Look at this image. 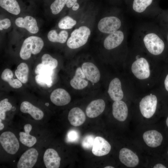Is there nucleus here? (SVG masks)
Wrapping results in <instances>:
<instances>
[{"label":"nucleus","mask_w":168,"mask_h":168,"mask_svg":"<svg viewBox=\"0 0 168 168\" xmlns=\"http://www.w3.org/2000/svg\"><path fill=\"white\" fill-rule=\"evenodd\" d=\"M133 39L143 44L149 53L154 56L162 54L167 44L160 27L153 23L139 25L135 29Z\"/></svg>","instance_id":"1"},{"label":"nucleus","mask_w":168,"mask_h":168,"mask_svg":"<svg viewBox=\"0 0 168 168\" xmlns=\"http://www.w3.org/2000/svg\"><path fill=\"white\" fill-rule=\"evenodd\" d=\"M42 39L36 36H31L26 39L21 47L20 56L23 60H27L31 57V54L39 53L44 46Z\"/></svg>","instance_id":"2"},{"label":"nucleus","mask_w":168,"mask_h":168,"mask_svg":"<svg viewBox=\"0 0 168 168\" xmlns=\"http://www.w3.org/2000/svg\"><path fill=\"white\" fill-rule=\"evenodd\" d=\"M90 34V29L86 26H81L74 30L67 41L68 46L76 49L82 46L87 42Z\"/></svg>","instance_id":"3"},{"label":"nucleus","mask_w":168,"mask_h":168,"mask_svg":"<svg viewBox=\"0 0 168 168\" xmlns=\"http://www.w3.org/2000/svg\"><path fill=\"white\" fill-rule=\"evenodd\" d=\"M154 0H133L131 12L134 15L139 16L156 17L158 15L150 7Z\"/></svg>","instance_id":"4"},{"label":"nucleus","mask_w":168,"mask_h":168,"mask_svg":"<svg viewBox=\"0 0 168 168\" xmlns=\"http://www.w3.org/2000/svg\"><path fill=\"white\" fill-rule=\"evenodd\" d=\"M136 60L133 63L131 70L134 76L140 79L148 78L150 76V70L148 62L146 58L140 55L135 57Z\"/></svg>","instance_id":"5"},{"label":"nucleus","mask_w":168,"mask_h":168,"mask_svg":"<svg viewBox=\"0 0 168 168\" xmlns=\"http://www.w3.org/2000/svg\"><path fill=\"white\" fill-rule=\"evenodd\" d=\"M122 25V21L119 18L110 16L101 19L98 22V27L101 32L110 34L119 30Z\"/></svg>","instance_id":"6"},{"label":"nucleus","mask_w":168,"mask_h":168,"mask_svg":"<svg viewBox=\"0 0 168 168\" xmlns=\"http://www.w3.org/2000/svg\"><path fill=\"white\" fill-rule=\"evenodd\" d=\"M0 142L4 149L11 154H14L18 151L19 147L18 141L12 132H5L0 136Z\"/></svg>","instance_id":"7"},{"label":"nucleus","mask_w":168,"mask_h":168,"mask_svg":"<svg viewBox=\"0 0 168 168\" xmlns=\"http://www.w3.org/2000/svg\"><path fill=\"white\" fill-rule=\"evenodd\" d=\"M156 96L151 94L144 97L139 103V109L142 115L149 119L155 114L157 105Z\"/></svg>","instance_id":"8"},{"label":"nucleus","mask_w":168,"mask_h":168,"mask_svg":"<svg viewBox=\"0 0 168 168\" xmlns=\"http://www.w3.org/2000/svg\"><path fill=\"white\" fill-rule=\"evenodd\" d=\"M126 36L124 31L119 30L109 34L104 40V46L108 50L114 49L124 42Z\"/></svg>","instance_id":"9"},{"label":"nucleus","mask_w":168,"mask_h":168,"mask_svg":"<svg viewBox=\"0 0 168 168\" xmlns=\"http://www.w3.org/2000/svg\"><path fill=\"white\" fill-rule=\"evenodd\" d=\"M38 153L35 148L30 149L21 155L17 165L18 168H32L36 163Z\"/></svg>","instance_id":"10"},{"label":"nucleus","mask_w":168,"mask_h":168,"mask_svg":"<svg viewBox=\"0 0 168 168\" xmlns=\"http://www.w3.org/2000/svg\"><path fill=\"white\" fill-rule=\"evenodd\" d=\"M143 138L145 142L148 146L155 148L161 145L164 137L160 132L155 130L147 131L143 134Z\"/></svg>","instance_id":"11"},{"label":"nucleus","mask_w":168,"mask_h":168,"mask_svg":"<svg viewBox=\"0 0 168 168\" xmlns=\"http://www.w3.org/2000/svg\"><path fill=\"white\" fill-rule=\"evenodd\" d=\"M119 158L121 162L129 167H134L139 164L138 156L133 151L126 148H122L120 151Z\"/></svg>","instance_id":"12"},{"label":"nucleus","mask_w":168,"mask_h":168,"mask_svg":"<svg viewBox=\"0 0 168 168\" xmlns=\"http://www.w3.org/2000/svg\"><path fill=\"white\" fill-rule=\"evenodd\" d=\"M81 68L88 81L93 83L99 82L100 78V73L98 68L91 62H84Z\"/></svg>","instance_id":"13"},{"label":"nucleus","mask_w":168,"mask_h":168,"mask_svg":"<svg viewBox=\"0 0 168 168\" xmlns=\"http://www.w3.org/2000/svg\"><path fill=\"white\" fill-rule=\"evenodd\" d=\"M111 149L110 145L104 138L100 136L95 138L92 149L94 155L98 156L105 155L109 153Z\"/></svg>","instance_id":"14"},{"label":"nucleus","mask_w":168,"mask_h":168,"mask_svg":"<svg viewBox=\"0 0 168 168\" xmlns=\"http://www.w3.org/2000/svg\"><path fill=\"white\" fill-rule=\"evenodd\" d=\"M51 101L57 106H63L68 104L71 101L69 93L65 89L58 88L54 90L50 95Z\"/></svg>","instance_id":"15"},{"label":"nucleus","mask_w":168,"mask_h":168,"mask_svg":"<svg viewBox=\"0 0 168 168\" xmlns=\"http://www.w3.org/2000/svg\"><path fill=\"white\" fill-rule=\"evenodd\" d=\"M15 23L17 26L26 29L30 33L35 34L39 31L36 20L31 16L19 17L16 19Z\"/></svg>","instance_id":"16"},{"label":"nucleus","mask_w":168,"mask_h":168,"mask_svg":"<svg viewBox=\"0 0 168 168\" xmlns=\"http://www.w3.org/2000/svg\"><path fill=\"white\" fill-rule=\"evenodd\" d=\"M43 161L47 168H58L59 167L61 158L54 149L49 148L45 151Z\"/></svg>","instance_id":"17"},{"label":"nucleus","mask_w":168,"mask_h":168,"mask_svg":"<svg viewBox=\"0 0 168 168\" xmlns=\"http://www.w3.org/2000/svg\"><path fill=\"white\" fill-rule=\"evenodd\" d=\"M105 106V102L102 99L93 100L86 107V115L90 118L96 117L104 111Z\"/></svg>","instance_id":"18"},{"label":"nucleus","mask_w":168,"mask_h":168,"mask_svg":"<svg viewBox=\"0 0 168 168\" xmlns=\"http://www.w3.org/2000/svg\"><path fill=\"white\" fill-rule=\"evenodd\" d=\"M128 113L126 104L123 101H114L112 105V114L114 117L119 121H124L127 119Z\"/></svg>","instance_id":"19"},{"label":"nucleus","mask_w":168,"mask_h":168,"mask_svg":"<svg viewBox=\"0 0 168 168\" xmlns=\"http://www.w3.org/2000/svg\"><path fill=\"white\" fill-rule=\"evenodd\" d=\"M110 98L114 101L121 100L124 96L121 82L117 78L113 79L110 82L108 91Z\"/></svg>","instance_id":"20"},{"label":"nucleus","mask_w":168,"mask_h":168,"mask_svg":"<svg viewBox=\"0 0 168 168\" xmlns=\"http://www.w3.org/2000/svg\"><path fill=\"white\" fill-rule=\"evenodd\" d=\"M86 78L81 67L76 69L75 75L70 80V83L71 86L76 90H82L88 85V82Z\"/></svg>","instance_id":"21"},{"label":"nucleus","mask_w":168,"mask_h":168,"mask_svg":"<svg viewBox=\"0 0 168 168\" xmlns=\"http://www.w3.org/2000/svg\"><path fill=\"white\" fill-rule=\"evenodd\" d=\"M68 119L70 124L74 126H79L85 122L86 117L83 111L80 108L75 107L69 111Z\"/></svg>","instance_id":"22"},{"label":"nucleus","mask_w":168,"mask_h":168,"mask_svg":"<svg viewBox=\"0 0 168 168\" xmlns=\"http://www.w3.org/2000/svg\"><path fill=\"white\" fill-rule=\"evenodd\" d=\"M20 109L21 112L29 114L36 120H40L44 116V113L40 109L27 101L21 103Z\"/></svg>","instance_id":"23"},{"label":"nucleus","mask_w":168,"mask_h":168,"mask_svg":"<svg viewBox=\"0 0 168 168\" xmlns=\"http://www.w3.org/2000/svg\"><path fill=\"white\" fill-rule=\"evenodd\" d=\"M24 128L25 132L19 133L20 141L24 145L29 147H31L37 142L36 138L30 134L32 129V126L30 124H26L24 125Z\"/></svg>","instance_id":"24"},{"label":"nucleus","mask_w":168,"mask_h":168,"mask_svg":"<svg viewBox=\"0 0 168 168\" xmlns=\"http://www.w3.org/2000/svg\"><path fill=\"white\" fill-rule=\"evenodd\" d=\"M13 74L9 69L6 68L2 72L1 77L4 81L8 82L9 85L14 88H19L22 86V82L18 79L13 78Z\"/></svg>","instance_id":"25"},{"label":"nucleus","mask_w":168,"mask_h":168,"mask_svg":"<svg viewBox=\"0 0 168 168\" xmlns=\"http://www.w3.org/2000/svg\"><path fill=\"white\" fill-rule=\"evenodd\" d=\"M0 5L11 14L17 15L20 12V8L16 0H0Z\"/></svg>","instance_id":"26"},{"label":"nucleus","mask_w":168,"mask_h":168,"mask_svg":"<svg viewBox=\"0 0 168 168\" xmlns=\"http://www.w3.org/2000/svg\"><path fill=\"white\" fill-rule=\"evenodd\" d=\"M29 69L27 65L25 63H22L17 67L15 72V74L22 83H26L28 79Z\"/></svg>","instance_id":"27"},{"label":"nucleus","mask_w":168,"mask_h":168,"mask_svg":"<svg viewBox=\"0 0 168 168\" xmlns=\"http://www.w3.org/2000/svg\"><path fill=\"white\" fill-rule=\"evenodd\" d=\"M68 34L65 30L61 31L58 34L55 30H52L48 33L47 37L48 40L53 42L64 43L68 37Z\"/></svg>","instance_id":"28"},{"label":"nucleus","mask_w":168,"mask_h":168,"mask_svg":"<svg viewBox=\"0 0 168 168\" xmlns=\"http://www.w3.org/2000/svg\"><path fill=\"white\" fill-rule=\"evenodd\" d=\"M51 76L42 74L37 75L35 77V80L36 83L41 86L50 87L52 83Z\"/></svg>","instance_id":"29"},{"label":"nucleus","mask_w":168,"mask_h":168,"mask_svg":"<svg viewBox=\"0 0 168 168\" xmlns=\"http://www.w3.org/2000/svg\"><path fill=\"white\" fill-rule=\"evenodd\" d=\"M76 21L71 17L67 16L62 19L58 23L59 28L62 29H68L72 28L76 24Z\"/></svg>","instance_id":"30"},{"label":"nucleus","mask_w":168,"mask_h":168,"mask_svg":"<svg viewBox=\"0 0 168 168\" xmlns=\"http://www.w3.org/2000/svg\"><path fill=\"white\" fill-rule=\"evenodd\" d=\"M41 61L43 65L47 66L52 69L55 68L58 65L57 60L48 54H44L42 56Z\"/></svg>","instance_id":"31"},{"label":"nucleus","mask_w":168,"mask_h":168,"mask_svg":"<svg viewBox=\"0 0 168 168\" xmlns=\"http://www.w3.org/2000/svg\"><path fill=\"white\" fill-rule=\"evenodd\" d=\"M158 25L161 27L168 28V9L162 10L156 17Z\"/></svg>","instance_id":"32"},{"label":"nucleus","mask_w":168,"mask_h":168,"mask_svg":"<svg viewBox=\"0 0 168 168\" xmlns=\"http://www.w3.org/2000/svg\"><path fill=\"white\" fill-rule=\"evenodd\" d=\"M12 107L11 104L8 101V99L5 98L0 102V118L4 120L6 117V112L10 110Z\"/></svg>","instance_id":"33"},{"label":"nucleus","mask_w":168,"mask_h":168,"mask_svg":"<svg viewBox=\"0 0 168 168\" xmlns=\"http://www.w3.org/2000/svg\"><path fill=\"white\" fill-rule=\"evenodd\" d=\"M66 2L67 0H55L50 7L52 13L54 15L59 13L66 4Z\"/></svg>","instance_id":"34"},{"label":"nucleus","mask_w":168,"mask_h":168,"mask_svg":"<svg viewBox=\"0 0 168 168\" xmlns=\"http://www.w3.org/2000/svg\"><path fill=\"white\" fill-rule=\"evenodd\" d=\"M35 72L37 75L42 74L51 76L53 74V69L42 63H40L36 67Z\"/></svg>","instance_id":"35"},{"label":"nucleus","mask_w":168,"mask_h":168,"mask_svg":"<svg viewBox=\"0 0 168 168\" xmlns=\"http://www.w3.org/2000/svg\"><path fill=\"white\" fill-rule=\"evenodd\" d=\"M92 135H87L83 138L81 143L82 147L86 150H89L92 148L95 139Z\"/></svg>","instance_id":"36"},{"label":"nucleus","mask_w":168,"mask_h":168,"mask_svg":"<svg viewBox=\"0 0 168 168\" xmlns=\"http://www.w3.org/2000/svg\"><path fill=\"white\" fill-rule=\"evenodd\" d=\"M80 138L79 132L76 130H71L68 133L67 140L68 142H77Z\"/></svg>","instance_id":"37"},{"label":"nucleus","mask_w":168,"mask_h":168,"mask_svg":"<svg viewBox=\"0 0 168 168\" xmlns=\"http://www.w3.org/2000/svg\"><path fill=\"white\" fill-rule=\"evenodd\" d=\"M11 25L10 20L8 18L1 19L0 20V30H2L3 29H6L9 28Z\"/></svg>","instance_id":"38"},{"label":"nucleus","mask_w":168,"mask_h":168,"mask_svg":"<svg viewBox=\"0 0 168 168\" xmlns=\"http://www.w3.org/2000/svg\"><path fill=\"white\" fill-rule=\"evenodd\" d=\"M159 27L161 29L164 34L167 43L168 44V28L162 27L160 26Z\"/></svg>","instance_id":"39"},{"label":"nucleus","mask_w":168,"mask_h":168,"mask_svg":"<svg viewBox=\"0 0 168 168\" xmlns=\"http://www.w3.org/2000/svg\"><path fill=\"white\" fill-rule=\"evenodd\" d=\"M77 0H67L66 5L68 8H71L77 2Z\"/></svg>","instance_id":"40"},{"label":"nucleus","mask_w":168,"mask_h":168,"mask_svg":"<svg viewBox=\"0 0 168 168\" xmlns=\"http://www.w3.org/2000/svg\"><path fill=\"white\" fill-rule=\"evenodd\" d=\"M154 168H166V166L164 164L159 163L156 164L153 167Z\"/></svg>","instance_id":"41"},{"label":"nucleus","mask_w":168,"mask_h":168,"mask_svg":"<svg viewBox=\"0 0 168 168\" xmlns=\"http://www.w3.org/2000/svg\"><path fill=\"white\" fill-rule=\"evenodd\" d=\"M164 84L166 90L168 91V74L167 75L165 79Z\"/></svg>","instance_id":"42"},{"label":"nucleus","mask_w":168,"mask_h":168,"mask_svg":"<svg viewBox=\"0 0 168 168\" xmlns=\"http://www.w3.org/2000/svg\"><path fill=\"white\" fill-rule=\"evenodd\" d=\"M79 5L78 3L76 2L72 7V10L73 11L77 10L79 8Z\"/></svg>","instance_id":"43"},{"label":"nucleus","mask_w":168,"mask_h":168,"mask_svg":"<svg viewBox=\"0 0 168 168\" xmlns=\"http://www.w3.org/2000/svg\"><path fill=\"white\" fill-rule=\"evenodd\" d=\"M2 119H0V130H1L4 128V124L2 123Z\"/></svg>","instance_id":"44"},{"label":"nucleus","mask_w":168,"mask_h":168,"mask_svg":"<svg viewBox=\"0 0 168 168\" xmlns=\"http://www.w3.org/2000/svg\"><path fill=\"white\" fill-rule=\"evenodd\" d=\"M165 123L166 126L168 128V115L167 116L166 119Z\"/></svg>","instance_id":"45"},{"label":"nucleus","mask_w":168,"mask_h":168,"mask_svg":"<svg viewBox=\"0 0 168 168\" xmlns=\"http://www.w3.org/2000/svg\"><path fill=\"white\" fill-rule=\"evenodd\" d=\"M105 168H114V167L111 166H108L104 167Z\"/></svg>","instance_id":"46"},{"label":"nucleus","mask_w":168,"mask_h":168,"mask_svg":"<svg viewBox=\"0 0 168 168\" xmlns=\"http://www.w3.org/2000/svg\"><path fill=\"white\" fill-rule=\"evenodd\" d=\"M166 155H167L168 157V149H167V152H166Z\"/></svg>","instance_id":"47"}]
</instances>
